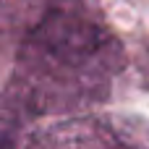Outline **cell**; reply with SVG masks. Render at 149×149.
<instances>
[{
    "mask_svg": "<svg viewBox=\"0 0 149 149\" xmlns=\"http://www.w3.org/2000/svg\"><path fill=\"white\" fill-rule=\"evenodd\" d=\"M26 149H149V120L136 115H79L29 136Z\"/></svg>",
    "mask_w": 149,
    "mask_h": 149,
    "instance_id": "cell-2",
    "label": "cell"
},
{
    "mask_svg": "<svg viewBox=\"0 0 149 149\" xmlns=\"http://www.w3.org/2000/svg\"><path fill=\"white\" fill-rule=\"evenodd\" d=\"M10 73L3 92V149L37 115L107 100L126 65L118 34L94 0H3Z\"/></svg>",
    "mask_w": 149,
    "mask_h": 149,
    "instance_id": "cell-1",
    "label": "cell"
}]
</instances>
